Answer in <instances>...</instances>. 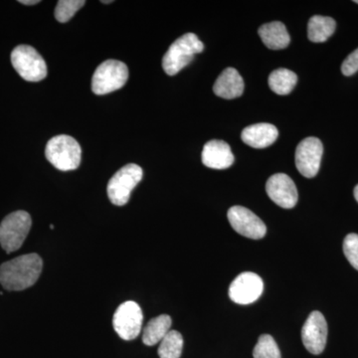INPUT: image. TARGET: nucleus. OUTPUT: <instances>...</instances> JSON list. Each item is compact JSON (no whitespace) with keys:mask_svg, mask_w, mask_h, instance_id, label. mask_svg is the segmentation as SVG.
<instances>
[{"mask_svg":"<svg viewBox=\"0 0 358 358\" xmlns=\"http://www.w3.org/2000/svg\"><path fill=\"white\" fill-rule=\"evenodd\" d=\"M43 261L38 254H26L0 266V284L7 291L32 287L41 275Z\"/></svg>","mask_w":358,"mask_h":358,"instance_id":"f257e3e1","label":"nucleus"},{"mask_svg":"<svg viewBox=\"0 0 358 358\" xmlns=\"http://www.w3.org/2000/svg\"><path fill=\"white\" fill-rule=\"evenodd\" d=\"M204 44L193 33L179 37L169 47L162 59V68L169 76H174L192 62L195 54L201 53Z\"/></svg>","mask_w":358,"mask_h":358,"instance_id":"f03ea898","label":"nucleus"},{"mask_svg":"<svg viewBox=\"0 0 358 358\" xmlns=\"http://www.w3.org/2000/svg\"><path fill=\"white\" fill-rule=\"evenodd\" d=\"M46 159L61 171H75L81 164L82 150L74 138L66 134L54 136L45 150Z\"/></svg>","mask_w":358,"mask_h":358,"instance_id":"7ed1b4c3","label":"nucleus"},{"mask_svg":"<svg viewBox=\"0 0 358 358\" xmlns=\"http://www.w3.org/2000/svg\"><path fill=\"white\" fill-rule=\"evenodd\" d=\"M32 219L23 210L13 212L0 223V245L6 253L17 251L31 229Z\"/></svg>","mask_w":358,"mask_h":358,"instance_id":"20e7f679","label":"nucleus"},{"mask_svg":"<svg viewBox=\"0 0 358 358\" xmlns=\"http://www.w3.org/2000/svg\"><path fill=\"white\" fill-rule=\"evenodd\" d=\"M128 79V66L119 60H107L94 73L92 90L96 95H107L122 88Z\"/></svg>","mask_w":358,"mask_h":358,"instance_id":"39448f33","label":"nucleus"},{"mask_svg":"<svg viewBox=\"0 0 358 358\" xmlns=\"http://www.w3.org/2000/svg\"><path fill=\"white\" fill-rule=\"evenodd\" d=\"M11 63L16 72L28 82H39L47 76V65L36 49L20 45L11 53Z\"/></svg>","mask_w":358,"mask_h":358,"instance_id":"423d86ee","label":"nucleus"},{"mask_svg":"<svg viewBox=\"0 0 358 358\" xmlns=\"http://www.w3.org/2000/svg\"><path fill=\"white\" fill-rule=\"evenodd\" d=\"M143 171L138 164H129L122 167L108 183V196L113 204L122 206L128 203L131 193L143 179Z\"/></svg>","mask_w":358,"mask_h":358,"instance_id":"0eeeda50","label":"nucleus"},{"mask_svg":"<svg viewBox=\"0 0 358 358\" xmlns=\"http://www.w3.org/2000/svg\"><path fill=\"white\" fill-rule=\"evenodd\" d=\"M143 322V315L140 306L136 301H129L122 303L115 310L113 327L120 338L133 341L140 336Z\"/></svg>","mask_w":358,"mask_h":358,"instance_id":"6e6552de","label":"nucleus"},{"mask_svg":"<svg viewBox=\"0 0 358 358\" xmlns=\"http://www.w3.org/2000/svg\"><path fill=\"white\" fill-rule=\"evenodd\" d=\"M324 147L317 138H307L296 150V166L301 176L313 178L319 173Z\"/></svg>","mask_w":358,"mask_h":358,"instance_id":"1a4fd4ad","label":"nucleus"},{"mask_svg":"<svg viewBox=\"0 0 358 358\" xmlns=\"http://www.w3.org/2000/svg\"><path fill=\"white\" fill-rule=\"evenodd\" d=\"M228 220L233 229L250 239H262L267 233L265 223L243 206L231 207L228 210Z\"/></svg>","mask_w":358,"mask_h":358,"instance_id":"9d476101","label":"nucleus"},{"mask_svg":"<svg viewBox=\"0 0 358 358\" xmlns=\"http://www.w3.org/2000/svg\"><path fill=\"white\" fill-rule=\"evenodd\" d=\"M264 282L260 275L252 272L238 275L229 287V298L238 305H250L262 296Z\"/></svg>","mask_w":358,"mask_h":358,"instance_id":"9b49d317","label":"nucleus"},{"mask_svg":"<svg viewBox=\"0 0 358 358\" xmlns=\"http://www.w3.org/2000/svg\"><path fill=\"white\" fill-rule=\"evenodd\" d=\"M327 339V320L322 313L315 310L308 315L301 329V341L308 352L317 355L324 352Z\"/></svg>","mask_w":358,"mask_h":358,"instance_id":"f8f14e48","label":"nucleus"},{"mask_svg":"<svg viewBox=\"0 0 358 358\" xmlns=\"http://www.w3.org/2000/svg\"><path fill=\"white\" fill-rule=\"evenodd\" d=\"M266 192L272 201L285 209L296 206L299 195L293 179L285 173L271 176L266 183Z\"/></svg>","mask_w":358,"mask_h":358,"instance_id":"ddd939ff","label":"nucleus"},{"mask_svg":"<svg viewBox=\"0 0 358 358\" xmlns=\"http://www.w3.org/2000/svg\"><path fill=\"white\" fill-rule=\"evenodd\" d=\"M202 162L212 169H229L234 162V155L231 148L223 141H208L202 150Z\"/></svg>","mask_w":358,"mask_h":358,"instance_id":"4468645a","label":"nucleus"},{"mask_svg":"<svg viewBox=\"0 0 358 358\" xmlns=\"http://www.w3.org/2000/svg\"><path fill=\"white\" fill-rule=\"evenodd\" d=\"M279 136V131L273 124L263 122L247 127L241 134L242 141L249 147L266 148L275 143Z\"/></svg>","mask_w":358,"mask_h":358,"instance_id":"2eb2a0df","label":"nucleus"},{"mask_svg":"<svg viewBox=\"0 0 358 358\" xmlns=\"http://www.w3.org/2000/svg\"><path fill=\"white\" fill-rule=\"evenodd\" d=\"M216 96L226 100H232L243 94L244 81L234 68H227L221 73L213 86Z\"/></svg>","mask_w":358,"mask_h":358,"instance_id":"dca6fc26","label":"nucleus"},{"mask_svg":"<svg viewBox=\"0 0 358 358\" xmlns=\"http://www.w3.org/2000/svg\"><path fill=\"white\" fill-rule=\"evenodd\" d=\"M258 33L263 43L272 50H281L286 48L291 42L286 26L279 21L261 26Z\"/></svg>","mask_w":358,"mask_h":358,"instance_id":"f3484780","label":"nucleus"},{"mask_svg":"<svg viewBox=\"0 0 358 358\" xmlns=\"http://www.w3.org/2000/svg\"><path fill=\"white\" fill-rule=\"evenodd\" d=\"M171 324L173 320L167 315H159L150 320L143 329V343L148 346L160 343L171 331Z\"/></svg>","mask_w":358,"mask_h":358,"instance_id":"a211bd4d","label":"nucleus"},{"mask_svg":"<svg viewBox=\"0 0 358 358\" xmlns=\"http://www.w3.org/2000/svg\"><path fill=\"white\" fill-rule=\"evenodd\" d=\"M336 23L327 16H313L308 21V37L313 43L326 42L336 31Z\"/></svg>","mask_w":358,"mask_h":358,"instance_id":"6ab92c4d","label":"nucleus"},{"mask_svg":"<svg viewBox=\"0 0 358 358\" xmlns=\"http://www.w3.org/2000/svg\"><path fill=\"white\" fill-rule=\"evenodd\" d=\"M298 77L293 71L280 68L273 71L268 76V87L278 95H288L293 91Z\"/></svg>","mask_w":358,"mask_h":358,"instance_id":"aec40b11","label":"nucleus"},{"mask_svg":"<svg viewBox=\"0 0 358 358\" xmlns=\"http://www.w3.org/2000/svg\"><path fill=\"white\" fill-rule=\"evenodd\" d=\"M183 350V338L178 331H169L160 341L159 353L160 358H179Z\"/></svg>","mask_w":358,"mask_h":358,"instance_id":"412c9836","label":"nucleus"},{"mask_svg":"<svg viewBox=\"0 0 358 358\" xmlns=\"http://www.w3.org/2000/svg\"><path fill=\"white\" fill-rule=\"evenodd\" d=\"M254 358H281V352L275 339L270 334H263L253 350Z\"/></svg>","mask_w":358,"mask_h":358,"instance_id":"4be33fe9","label":"nucleus"},{"mask_svg":"<svg viewBox=\"0 0 358 358\" xmlns=\"http://www.w3.org/2000/svg\"><path fill=\"white\" fill-rule=\"evenodd\" d=\"M85 3L84 0H60L55 8L56 20L61 23L68 22Z\"/></svg>","mask_w":358,"mask_h":358,"instance_id":"5701e85b","label":"nucleus"},{"mask_svg":"<svg viewBox=\"0 0 358 358\" xmlns=\"http://www.w3.org/2000/svg\"><path fill=\"white\" fill-rule=\"evenodd\" d=\"M343 252L348 262L358 271V235L352 233L343 241Z\"/></svg>","mask_w":358,"mask_h":358,"instance_id":"b1692460","label":"nucleus"},{"mask_svg":"<svg viewBox=\"0 0 358 358\" xmlns=\"http://www.w3.org/2000/svg\"><path fill=\"white\" fill-rule=\"evenodd\" d=\"M358 71V48L350 53L341 65V72L345 76H352Z\"/></svg>","mask_w":358,"mask_h":358,"instance_id":"393cba45","label":"nucleus"},{"mask_svg":"<svg viewBox=\"0 0 358 358\" xmlns=\"http://www.w3.org/2000/svg\"><path fill=\"white\" fill-rule=\"evenodd\" d=\"M21 4L24 6H35V4L39 3V0H20Z\"/></svg>","mask_w":358,"mask_h":358,"instance_id":"a878e982","label":"nucleus"},{"mask_svg":"<svg viewBox=\"0 0 358 358\" xmlns=\"http://www.w3.org/2000/svg\"><path fill=\"white\" fill-rule=\"evenodd\" d=\"M355 199H357V201L358 202V185L355 186Z\"/></svg>","mask_w":358,"mask_h":358,"instance_id":"bb28decb","label":"nucleus"},{"mask_svg":"<svg viewBox=\"0 0 358 358\" xmlns=\"http://www.w3.org/2000/svg\"><path fill=\"white\" fill-rule=\"evenodd\" d=\"M112 0H109V1H102V3H112Z\"/></svg>","mask_w":358,"mask_h":358,"instance_id":"cd10ccee","label":"nucleus"},{"mask_svg":"<svg viewBox=\"0 0 358 358\" xmlns=\"http://www.w3.org/2000/svg\"><path fill=\"white\" fill-rule=\"evenodd\" d=\"M355 3H357L358 4V0H355Z\"/></svg>","mask_w":358,"mask_h":358,"instance_id":"c85d7f7f","label":"nucleus"}]
</instances>
